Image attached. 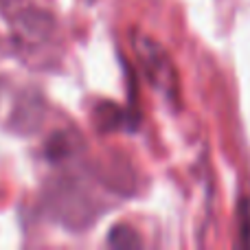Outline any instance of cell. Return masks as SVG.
<instances>
[{
  "label": "cell",
  "mask_w": 250,
  "mask_h": 250,
  "mask_svg": "<svg viewBox=\"0 0 250 250\" xmlns=\"http://www.w3.org/2000/svg\"><path fill=\"white\" fill-rule=\"evenodd\" d=\"M141 237L127 224H117L108 233V246L112 248H141Z\"/></svg>",
  "instance_id": "obj_5"
},
{
  "label": "cell",
  "mask_w": 250,
  "mask_h": 250,
  "mask_svg": "<svg viewBox=\"0 0 250 250\" xmlns=\"http://www.w3.org/2000/svg\"><path fill=\"white\" fill-rule=\"evenodd\" d=\"M134 48H136L138 62H141L151 86L158 88L167 97H176V70H173L171 60L163 51V46L154 40L145 38V35H136Z\"/></svg>",
  "instance_id": "obj_1"
},
{
  "label": "cell",
  "mask_w": 250,
  "mask_h": 250,
  "mask_svg": "<svg viewBox=\"0 0 250 250\" xmlns=\"http://www.w3.org/2000/svg\"><path fill=\"white\" fill-rule=\"evenodd\" d=\"M239 242L242 246H250V200H242L239 204Z\"/></svg>",
  "instance_id": "obj_6"
},
{
  "label": "cell",
  "mask_w": 250,
  "mask_h": 250,
  "mask_svg": "<svg viewBox=\"0 0 250 250\" xmlns=\"http://www.w3.org/2000/svg\"><path fill=\"white\" fill-rule=\"evenodd\" d=\"M55 31L53 16H48L42 9H22L13 18V40L18 46L31 48L35 44L46 42Z\"/></svg>",
  "instance_id": "obj_2"
},
{
  "label": "cell",
  "mask_w": 250,
  "mask_h": 250,
  "mask_svg": "<svg viewBox=\"0 0 250 250\" xmlns=\"http://www.w3.org/2000/svg\"><path fill=\"white\" fill-rule=\"evenodd\" d=\"M95 121H97V125H99V129H104V132L121 129L123 125H134V121L127 117V112L119 108L117 104H110V101H104V104L97 105Z\"/></svg>",
  "instance_id": "obj_4"
},
{
  "label": "cell",
  "mask_w": 250,
  "mask_h": 250,
  "mask_svg": "<svg viewBox=\"0 0 250 250\" xmlns=\"http://www.w3.org/2000/svg\"><path fill=\"white\" fill-rule=\"evenodd\" d=\"M18 2H20V0H0V9H11V7H16Z\"/></svg>",
  "instance_id": "obj_7"
},
{
  "label": "cell",
  "mask_w": 250,
  "mask_h": 250,
  "mask_svg": "<svg viewBox=\"0 0 250 250\" xmlns=\"http://www.w3.org/2000/svg\"><path fill=\"white\" fill-rule=\"evenodd\" d=\"M79 149V138L73 132H55L51 138L46 141L44 154L51 163H62V160L70 158L75 151Z\"/></svg>",
  "instance_id": "obj_3"
}]
</instances>
